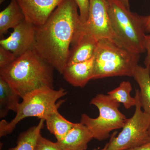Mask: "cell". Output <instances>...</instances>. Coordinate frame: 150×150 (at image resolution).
I'll list each match as a JSON object with an SVG mask.
<instances>
[{"mask_svg":"<svg viewBox=\"0 0 150 150\" xmlns=\"http://www.w3.org/2000/svg\"><path fill=\"white\" fill-rule=\"evenodd\" d=\"M78 9L74 0H64L43 24L35 25L33 49L62 74L70 47L81 24Z\"/></svg>","mask_w":150,"mask_h":150,"instance_id":"obj_1","label":"cell"},{"mask_svg":"<svg viewBox=\"0 0 150 150\" xmlns=\"http://www.w3.org/2000/svg\"><path fill=\"white\" fill-rule=\"evenodd\" d=\"M54 69L32 49L18 56L10 64L0 69V77L22 99L37 90L54 88Z\"/></svg>","mask_w":150,"mask_h":150,"instance_id":"obj_2","label":"cell"},{"mask_svg":"<svg viewBox=\"0 0 150 150\" xmlns=\"http://www.w3.org/2000/svg\"><path fill=\"white\" fill-rule=\"evenodd\" d=\"M140 56V54L126 49L117 40L100 39L94 56L93 79L118 76L133 77Z\"/></svg>","mask_w":150,"mask_h":150,"instance_id":"obj_3","label":"cell"},{"mask_svg":"<svg viewBox=\"0 0 150 150\" xmlns=\"http://www.w3.org/2000/svg\"><path fill=\"white\" fill-rule=\"evenodd\" d=\"M106 1L110 24L118 42L135 54L144 53L145 16L132 12L115 0Z\"/></svg>","mask_w":150,"mask_h":150,"instance_id":"obj_4","label":"cell"},{"mask_svg":"<svg viewBox=\"0 0 150 150\" xmlns=\"http://www.w3.org/2000/svg\"><path fill=\"white\" fill-rule=\"evenodd\" d=\"M64 89L58 90L45 88L28 94L22 98L19 104L15 117L9 122L2 120L0 122V137L6 136L13 131L16 127L24 118L35 117L45 118L52 111L59 108L64 100L57 101L67 94Z\"/></svg>","mask_w":150,"mask_h":150,"instance_id":"obj_5","label":"cell"},{"mask_svg":"<svg viewBox=\"0 0 150 150\" xmlns=\"http://www.w3.org/2000/svg\"><path fill=\"white\" fill-rule=\"evenodd\" d=\"M90 104L98 108L99 116L93 118L82 114L80 123L88 128L93 139L99 141L106 139L111 131L123 128L128 118L119 110L120 103L108 95L98 94L92 98Z\"/></svg>","mask_w":150,"mask_h":150,"instance_id":"obj_6","label":"cell"},{"mask_svg":"<svg viewBox=\"0 0 150 150\" xmlns=\"http://www.w3.org/2000/svg\"><path fill=\"white\" fill-rule=\"evenodd\" d=\"M136 109L134 115L127 119L122 131L115 136L114 132L108 143L107 150H126L150 142L149 129L150 114L142 110L139 91L136 90Z\"/></svg>","mask_w":150,"mask_h":150,"instance_id":"obj_7","label":"cell"},{"mask_svg":"<svg viewBox=\"0 0 150 150\" xmlns=\"http://www.w3.org/2000/svg\"><path fill=\"white\" fill-rule=\"evenodd\" d=\"M80 28L98 40L110 38L118 41L110 24L106 0H90L88 18Z\"/></svg>","mask_w":150,"mask_h":150,"instance_id":"obj_8","label":"cell"},{"mask_svg":"<svg viewBox=\"0 0 150 150\" xmlns=\"http://www.w3.org/2000/svg\"><path fill=\"white\" fill-rule=\"evenodd\" d=\"M13 29V32L8 37L0 40V45L13 53L17 58L33 49L35 42V25L25 20Z\"/></svg>","mask_w":150,"mask_h":150,"instance_id":"obj_9","label":"cell"},{"mask_svg":"<svg viewBox=\"0 0 150 150\" xmlns=\"http://www.w3.org/2000/svg\"><path fill=\"white\" fill-rule=\"evenodd\" d=\"M25 20L37 26L43 24L64 0H16Z\"/></svg>","mask_w":150,"mask_h":150,"instance_id":"obj_10","label":"cell"},{"mask_svg":"<svg viewBox=\"0 0 150 150\" xmlns=\"http://www.w3.org/2000/svg\"><path fill=\"white\" fill-rule=\"evenodd\" d=\"M98 41L92 35L82 31L80 27L71 45L67 65L85 62L93 58Z\"/></svg>","mask_w":150,"mask_h":150,"instance_id":"obj_11","label":"cell"},{"mask_svg":"<svg viewBox=\"0 0 150 150\" xmlns=\"http://www.w3.org/2000/svg\"><path fill=\"white\" fill-rule=\"evenodd\" d=\"M93 68L94 57L85 62L67 64L62 74L71 85L83 88L93 79Z\"/></svg>","mask_w":150,"mask_h":150,"instance_id":"obj_12","label":"cell"},{"mask_svg":"<svg viewBox=\"0 0 150 150\" xmlns=\"http://www.w3.org/2000/svg\"><path fill=\"white\" fill-rule=\"evenodd\" d=\"M93 136L88 128L81 123H76L64 139L59 142L62 150H86Z\"/></svg>","mask_w":150,"mask_h":150,"instance_id":"obj_13","label":"cell"},{"mask_svg":"<svg viewBox=\"0 0 150 150\" xmlns=\"http://www.w3.org/2000/svg\"><path fill=\"white\" fill-rule=\"evenodd\" d=\"M25 20L24 15L16 0H11L9 4L0 13V35L6 34Z\"/></svg>","mask_w":150,"mask_h":150,"instance_id":"obj_14","label":"cell"},{"mask_svg":"<svg viewBox=\"0 0 150 150\" xmlns=\"http://www.w3.org/2000/svg\"><path fill=\"white\" fill-rule=\"evenodd\" d=\"M133 77L139 86V99L143 110L150 114V66L137 65Z\"/></svg>","mask_w":150,"mask_h":150,"instance_id":"obj_15","label":"cell"},{"mask_svg":"<svg viewBox=\"0 0 150 150\" xmlns=\"http://www.w3.org/2000/svg\"><path fill=\"white\" fill-rule=\"evenodd\" d=\"M19 95L1 77H0V118H4L9 111L17 112Z\"/></svg>","mask_w":150,"mask_h":150,"instance_id":"obj_16","label":"cell"},{"mask_svg":"<svg viewBox=\"0 0 150 150\" xmlns=\"http://www.w3.org/2000/svg\"><path fill=\"white\" fill-rule=\"evenodd\" d=\"M47 129L56 137L57 142L64 139L76 123L68 121L59 113L58 108L55 109L45 119Z\"/></svg>","mask_w":150,"mask_h":150,"instance_id":"obj_17","label":"cell"},{"mask_svg":"<svg viewBox=\"0 0 150 150\" xmlns=\"http://www.w3.org/2000/svg\"><path fill=\"white\" fill-rule=\"evenodd\" d=\"M44 119H40L38 124L32 126L20 134L15 147L9 150H35L38 139L44 127Z\"/></svg>","mask_w":150,"mask_h":150,"instance_id":"obj_18","label":"cell"},{"mask_svg":"<svg viewBox=\"0 0 150 150\" xmlns=\"http://www.w3.org/2000/svg\"><path fill=\"white\" fill-rule=\"evenodd\" d=\"M132 90L131 83L128 81H124L120 84L116 88L108 93V95L113 100L122 103L124 108L128 109L135 106L136 99L130 95Z\"/></svg>","mask_w":150,"mask_h":150,"instance_id":"obj_19","label":"cell"},{"mask_svg":"<svg viewBox=\"0 0 150 150\" xmlns=\"http://www.w3.org/2000/svg\"><path fill=\"white\" fill-rule=\"evenodd\" d=\"M35 150H62L58 142H53L41 136L38 139Z\"/></svg>","mask_w":150,"mask_h":150,"instance_id":"obj_20","label":"cell"},{"mask_svg":"<svg viewBox=\"0 0 150 150\" xmlns=\"http://www.w3.org/2000/svg\"><path fill=\"white\" fill-rule=\"evenodd\" d=\"M16 58L13 53L0 46V69L10 64Z\"/></svg>","mask_w":150,"mask_h":150,"instance_id":"obj_21","label":"cell"},{"mask_svg":"<svg viewBox=\"0 0 150 150\" xmlns=\"http://www.w3.org/2000/svg\"><path fill=\"white\" fill-rule=\"evenodd\" d=\"M79 10L80 17L82 25L84 24L88 18L90 0H74Z\"/></svg>","mask_w":150,"mask_h":150,"instance_id":"obj_22","label":"cell"},{"mask_svg":"<svg viewBox=\"0 0 150 150\" xmlns=\"http://www.w3.org/2000/svg\"><path fill=\"white\" fill-rule=\"evenodd\" d=\"M145 46L147 51V56L145 59L144 64L146 66H150V35H146Z\"/></svg>","mask_w":150,"mask_h":150,"instance_id":"obj_23","label":"cell"},{"mask_svg":"<svg viewBox=\"0 0 150 150\" xmlns=\"http://www.w3.org/2000/svg\"><path fill=\"white\" fill-rule=\"evenodd\" d=\"M126 150H150V142L137 147L132 148V149Z\"/></svg>","mask_w":150,"mask_h":150,"instance_id":"obj_24","label":"cell"},{"mask_svg":"<svg viewBox=\"0 0 150 150\" xmlns=\"http://www.w3.org/2000/svg\"><path fill=\"white\" fill-rule=\"evenodd\" d=\"M144 25L146 32L150 33V15L145 16Z\"/></svg>","mask_w":150,"mask_h":150,"instance_id":"obj_25","label":"cell"},{"mask_svg":"<svg viewBox=\"0 0 150 150\" xmlns=\"http://www.w3.org/2000/svg\"><path fill=\"white\" fill-rule=\"evenodd\" d=\"M115 1L121 4V5L123 6L127 9L130 10L129 0H115Z\"/></svg>","mask_w":150,"mask_h":150,"instance_id":"obj_26","label":"cell"},{"mask_svg":"<svg viewBox=\"0 0 150 150\" xmlns=\"http://www.w3.org/2000/svg\"><path fill=\"white\" fill-rule=\"evenodd\" d=\"M108 146V143H107L106 144V145L103 148V149H102L100 150H107ZM93 150H97L96 149H94Z\"/></svg>","mask_w":150,"mask_h":150,"instance_id":"obj_27","label":"cell"},{"mask_svg":"<svg viewBox=\"0 0 150 150\" xmlns=\"http://www.w3.org/2000/svg\"><path fill=\"white\" fill-rule=\"evenodd\" d=\"M149 137L150 139V126L149 128Z\"/></svg>","mask_w":150,"mask_h":150,"instance_id":"obj_28","label":"cell"}]
</instances>
